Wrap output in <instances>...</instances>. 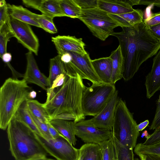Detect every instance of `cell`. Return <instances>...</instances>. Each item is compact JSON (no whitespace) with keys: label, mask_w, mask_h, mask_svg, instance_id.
<instances>
[{"label":"cell","mask_w":160,"mask_h":160,"mask_svg":"<svg viewBox=\"0 0 160 160\" xmlns=\"http://www.w3.org/2000/svg\"><path fill=\"white\" fill-rule=\"evenodd\" d=\"M120 32L111 35L118 39L123 58L122 78L132 79L144 62L160 49V42L143 21L131 27H122Z\"/></svg>","instance_id":"cell-1"},{"label":"cell","mask_w":160,"mask_h":160,"mask_svg":"<svg viewBox=\"0 0 160 160\" xmlns=\"http://www.w3.org/2000/svg\"><path fill=\"white\" fill-rule=\"evenodd\" d=\"M78 74L70 76L60 87L47 91L46 102L43 106L51 120L59 118L73 121L76 123L84 120L82 99L86 88Z\"/></svg>","instance_id":"cell-2"},{"label":"cell","mask_w":160,"mask_h":160,"mask_svg":"<svg viewBox=\"0 0 160 160\" xmlns=\"http://www.w3.org/2000/svg\"><path fill=\"white\" fill-rule=\"evenodd\" d=\"M9 150L16 160H31L48 153L36 134L14 117L7 128Z\"/></svg>","instance_id":"cell-3"},{"label":"cell","mask_w":160,"mask_h":160,"mask_svg":"<svg viewBox=\"0 0 160 160\" xmlns=\"http://www.w3.org/2000/svg\"><path fill=\"white\" fill-rule=\"evenodd\" d=\"M24 79L9 78L0 88V128L5 130L18 109L29 99L31 88Z\"/></svg>","instance_id":"cell-4"},{"label":"cell","mask_w":160,"mask_h":160,"mask_svg":"<svg viewBox=\"0 0 160 160\" xmlns=\"http://www.w3.org/2000/svg\"><path fill=\"white\" fill-rule=\"evenodd\" d=\"M133 113L125 101L120 98L116 108L112 128V136L126 147L133 150L139 133Z\"/></svg>","instance_id":"cell-5"},{"label":"cell","mask_w":160,"mask_h":160,"mask_svg":"<svg viewBox=\"0 0 160 160\" xmlns=\"http://www.w3.org/2000/svg\"><path fill=\"white\" fill-rule=\"evenodd\" d=\"M117 90L115 84L94 83L86 87L82 99V107L86 116L94 117L106 105Z\"/></svg>","instance_id":"cell-6"},{"label":"cell","mask_w":160,"mask_h":160,"mask_svg":"<svg viewBox=\"0 0 160 160\" xmlns=\"http://www.w3.org/2000/svg\"><path fill=\"white\" fill-rule=\"evenodd\" d=\"M88 28L93 35L102 41H105L119 26L118 23L106 12L98 8L82 10L78 18Z\"/></svg>","instance_id":"cell-7"},{"label":"cell","mask_w":160,"mask_h":160,"mask_svg":"<svg viewBox=\"0 0 160 160\" xmlns=\"http://www.w3.org/2000/svg\"><path fill=\"white\" fill-rule=\"evenodd\" d=\"M37 137L48 153L57 160H78L79 149L64 136L47 140L37 134Z\"/></svg>","instance_id":"cell-8"},{"label":"cell","mask_w":160,"mask_h":160,"mask_svg":"<svg viewBox=\"0 0 160 160\" xmlns=\"http://www.w3.org/2000/svg\"><path fill=\"white\" fill-rule=\"evenodd\" d=\"M71 58L66 65L69 74L74 76L78 74L83 79L89 81L93 84L103 83L96 72L88 54L82 56L69 52Z\"/></svg>","instance_id":"cell-9"},{"label":"cell","mask_w":160,"mask_h":160,"mask_svg":"<svg viewBox=\"0 0 160 160\" xmlns=\"http://www.w3.org/2000/svg\"><path fill=\"white\" fill-rule=\"evenodd\" d=\"M7 24L12 31L18 42L29 51L38 55L39 46V40L30 25L10 16Z\"/></svg>","instance_id":"cell-10"},{"label":"cell","mask_w":160,"mask_h":160,"mask_svg":"<svg viewBox=\"0 0 160 160\" xmlns=\"http://www.w3.org/2000/svg\"><path fill=\"white\" fill-rule=\"evenodd\" d=\"M75 135L85 143L99 144L111 139L112 131L95 127L90 119L83 120L75 123Z\"/></svg>","instance_id":"cell-11"},{"label":"cell","mask_w":160,"mask_h":160,"mask_svg":"<svg viewBox=\"0 0 160 160\" xmlns=\"http://www.w3.org/2000/svg\"><path fill=\"white\" fill-rule=\"evenodd\" d=\"M118 92L114 94L104 108L97 115L90 120L96 127L112 131L114 114L117 104L119 99Z\"/></svg>","instance_id":"cell-12"},{"label":"cell","mask_w":160,"mask_h":160,"mask_svg":"<svg viewBox=\"0 0 160 160\" xmlns=\"http://www.w3.org/2000/svg\"><path fill=\"white\" fill-rule=\"evenodd\" d=\"M58 54L60 56L67 52H72L84 56L88 53L85 49V44L82 38L75 36L58 35L52 38Z\"/></svg>","instance_id":"cell-13"},{"label":"cell","mask_w":160,"mask_h":160,"mask_svg":"<svg viewBox=\"0 0 160 160\" xmlns=\"http://www.w3.org/2000/svg\"><path fill=\"white\" fill-rule=\"evenodd\" d=\"M26 55L27 65L23 79L28 83L36 84L47 91L49 88L48 77L39 69L32 52L29 51Z\"/></svg>","instance_id":"cell-14"},{"label":"cell","mask_w":160,"mask_h":160,"mask_svg":"<svg viewBox=\"0 0 160 160\" xmlns=\"http://www.w3.org/2000/svg\"><path fill=\"white\" fill-rule=\"evenodd\" d=\"M26 7L39 11L43 14L53 18L66 16L61 8L59 0H23Z\"/></svg>","instance_id":"cell-15"},{"label":"cell","mask_w":160,"mask_h":160,"mask_svg":"<svg viewBox=\"0 0 160 160\" xmlns=\"http://www.w3.org/2000/svg\"><path fill=\"white\" fill-rule=\"evenodd\" d=\"M145 85L148 99L160 90V49L153 59L152 67L146 77Z\"/></svg>","instance_id":"cell-16"},{"label":"cell","mask_w":160,"mask_h":160,"mask_svg":"<svg viewBox=\"0 0 160 160\" xmlns=\"http://www.w3.org/2000/svg\"><path fill=\"white\" fill-rule=\"evenodd\" d=\"M98 8L108 13L117 15L133 11L132 0H98Z\"/></svg>","instance_id":"cell-17"},{"label":"cell","mask_w":160,"mask_h":160,"mask_svg":"<svg viewBox=\"0 0 160 160\" xmlns=\"http://www.w3.org/2000/svg\"><path fill=\"white\" fill-rule=\"evenodd\" d=\"M8 6L10 16L12 18L30 25L40 28L36 20L37 14L21 5L8 3Z\"/></svg>","instance_id":"cell-18"},{"label":"cell","mask_w":160,"mask_h":160,"mask_svg":"<svg viewBox=\"0 0 160 160\" xmlns=\"http://www.w3.org/2000/svg\"><path fill=\"white\" fill-rule=\"evenodd\" d=\"M97 75L104 83H111L112 61L110 57L91 60Z\"/></svg>","instance_id":"cell-19"},{"label":"cell","mask_w":160,"mask_h":160,"mask_svg":"<svg viewBox=\"0 0 160 160\" xmlns=\"http://www.w3.org/2000/svg\"><path fill=\"white\" fill-rule=\"evenodd\" d=\"M109 15L122 27H131L143 21V12L142 10L134 9L131 12L115 15L108 13Z\"/></svg>","instance_id":"cell-20"},{"label":"cell","mask_w":160,"mask_h":160,"mask_svg":"<svg viewBox=\"0 0 160 160\" xmlns=\"http://www.w3.org/2000/svg\"><path fill=\"white\" fill-rule=\"evenodd\" d=\"M49 122L73 145L75 146L76 144L75 123L73 121L59 118H53L50 120Z\"/></svg>","instance_id":"cell-21"},{"label":"cell","mask_w":160,"mask_h":160,"mask_svg":"<svg viewBox=\"0 0 160 160\" xmlns=\"http://www.w3.org/2000/svg\"><path fill=\"white\" fill-rule=\"evenodd\" d=\"M109 57L112 61L111 83L115 84L122 78L123 60L119 45L115 50L112 52Z\"/></svg>","instance_id":"cell-22"},{"label":"cell","mask_w":160,"mask_h":160,"mask_svg":"<svg viewBox=\"0 0 160 160\" xmlns=\"http://www.w3.org/2000/svg\"><path fill=\"white\" fill-rule=\"evenodd\" d=\"M79 149L80 160H102L100 145L95 143H85Z\"/></svg>","instance_id":"cell-23"},{"label":"cell","mask_w":160,"mask_h":160,"mask_svg":"<svg viewBox=\"0 0 160 160\" xmlns=\"http://www.w3.org/2000/svg\"><path fill=\"white\" fill-rule=\"evenodd\" d=\"M49 75L48 77L49 88H50L56 78L61 74L69 75L65 64L62 61L61 56L58 54L50 60Z\"/></svg>","instance_id":"cell-24"},{"label":"cell","mask_w":160,"mask_h":160,"mask_svg":"<svg viewBox=\"0 0 160 160\" xmlns=\"http://www.w3.org/2000/svg\"><path fill=\"white\" fill-rule=\"evenodd\" d=\"M27 106L30 113L41 122L46 123L50 120V118L43 104L37 100L28 99Z\"/></svg>","instance_id":"cell-25"},{"label":"cell","mask_w":160,"mask_h":160,"mask_svg":"<svg viewBox=\"0 0 160 160\" xmlns=\"http://www.w3.org/2000/svg\"><path fill=\"white\" fill-rule=\"evenodd\" d=\"M28 100L22 103L14 117L23 122L36 134L42 137L29 112L27 106Z\"/></svg>","instance_id":"cell-26"},{"label":"cell","mask_w":160,"mask_h":160,"mask_svg":"<svg viewBox=\"0 0 160 160\" xmlns=\"http://www.w3.org/2000/svg\"><path fill=\"white\" fill-rule=\"evenodd\" d=\"M62 11L66 17L72 18H78L82 10L74 0H59Z\"/></svg>","instance_id":"cell-27"},{"label":"cell","mask_w":160,"mask_h":160,"mask_svg":"<svg viewBox=\"0 0 160 160\" xmlns=\"http://www.w3.org/2000/svg\"><path fill=\"white\" fill-rule=\"evenodd\" d=\"M112 139L116 160H134L133 150L121 144L113 136Z\"/></svg>","instance_id":"cell-28"},{"label":"cell","mask_w":160,"mask_h":160,"mask_svg":"<svg viewBox=\"0 0 160 160\" xmlns=\"http://www.w3.org/2000/svg\"><path fill=\"white\" fill-rule=\"evenodd\" d=\"M14 37L12 31L7 24L0 27V57L7 52L8 42L10 38Z\"/></svg>","instance_id":"cell-29"},{"label":"cell","mask_w":160,"mask_h":160,"mask_svg":"<svg viewBox=\"0 0 160 160\" xmlns=\"http://www.w3.org/2000/svg\"><path fill=\"white\" fill-rule=\"evenodd\" d=\"M134 152L139 154H150L160 156V142L149 145H145L142 143L136 144Z\"/></svg>","instance_id":"cell-30"},{"label":"cell","mask_w":160,"mask_h":160,"mask_svg":"<svg viewBox=\"0 0 160 160\" xmlns=\"http://www.w3.org/2000/svg\"><path fill=\"white\" fill-rule=\"evenodd\" d=\"M53 18L42 14H37L36 16V20L40 28L51 34H55L58 32L57 29L53 22Z\"/></svg>","instance_id":"cell-31"},{"label":"cell","mask_w":160,"mask_h":160,"mask_svg":"<svg viewBox=\"0 0 160 160\" xmlns=\"http://www.w3.org/2000/svg\"><path fill=\"white\" fill-rule=\"evenodd\" d=\"M102 154V160H113L114 152L112 138L99 144Z\"/></svg>","instance_id":"cell-32"},{"label":"cell","mask_w":160,"mask_h":160,"mask_svg":"<svg viewBox=\"0 0 160 160\" xmlns=\"http://www.w3.org/2000/svg\"><path fill=\"white\" fill-rule=\"evenodd\" d=\"M30 114L41 132L42 137L47 140L53 139L49 132L47 123L41 122L31 113H30Z\"/></svg>","instance_id":"cell-33"},{"label":"cell","mask_w":160,"mask_h":160,"mask_svg":"<svg viewBox=\"0 0 160 160\" xmlns=\"http://www.w3.org/2000/svg\"><path fill=\"white\" fill-rule=\"evenodd\" d=\"M8 3L4 0L0 1V27L7 24L10 18Z\"/></svg>","instance_id":"cell-34"},{"label":"cell","mask_w":160,"mask_h":160,"mask_svg":"<svg viewBox=\"0 0 160 160\" xmlns=\"http://www.w3.org/2000/svg\"><path fill=\"white\" fill-rule=\"evenodd\" d=\"M82 10H88L98 8V0H74Z\"/></svg>","instance_id":"cell-35"},{"label":"cell","mask_w":160,"mask_h":160,"mask_svg":"<svg viewBox=\"0 0 160 160\" xmlns=\"http://www.w3.org/2000/svg\"><path fill=\"white\" fill-rule=\"evenodd\" d=\"M160 128V99L157 102V108L155 115L150 127V130H156Z\"/></svg>","instance_id":"cell-36"},{"label":"cell","mask_w":160,"mask_h":160,"mask_svg":"<svg viewBox=\"0 0 160 160\" xmlns=\"http://www.w3.org/2000/svg\"><path fill=\"white\" fill-rule=\"evenodd\" d=\"M145 24L150 27L160 23V12L153 13L148 17L143 20Z\"/></svg>","instance_id":"cell-37"},{"label":"cell","mask_w":160,"mask_h":160,"mask_svg":"<svg viewBox=\"0 0 160 160\" xmlns=\"http://www.w3.org/2000/svg\"><path fill=\"white\" fill-rule=\"evenodd\" d=\"M69 77L64 74L59 75L53 81L51 87L48 88L47 91L52 90L60 87L64 84Z\"/></svg>","instance_id":"cell-38"},{"label":"cell","mask_w":160,"mask_h":160,"mask_svg":"<svg viewBox=\"0 0 160 160\" xmlns=\"http://www.w3.org/2000/svg\"><path fill=\"white\" fill-rule=\"evenodd\" d=\"M159 142H160V128L155 130L142 143L145 145H149Z\"/></svg>","instance_id":"cell-39"},{"label":"cell","mask_w":160,"mask_h":160,"mask_svg":"<svg viewBox=\"0 0 160 160\" xmlns=\"http://www.w3.org/2000/svg\"><path fill=\"white\" fill-rule=\"evenodd\" d=\"M49 132L53 139L59 138L63 136L60 133L48 122L46 123Z\"/></svg>","instance_id":"cell-40"},{"label":"cell","mask_w":160,"mask_h":160,"mask_svg":"<svg viewBox=\"0 0 160 160\" xmlns=\"http://www.w3.org/2000/svg\"><path fill=\"white\" fill-rule=\"evenodd\" d=\"M138 5H143L147 6L152 5L160 8V0H139Z\"/></svg>","instance_id":"cell-41"},{"label":"cell","mask_w":160,"mask_h":160,"mask_svg":"<svg viewBox=\"0 0 160 160\" xmlns=\"http://www.w3.org/2000/svg\"><path fill=\"white\" fill-rule=\"evenodd\" d=\"M149 28L152 34L160 42V23Z\"/></svg>","instance_id":"cell-42"},{"label":"cell","mask_w":160,"mask_h":160,"mask_svg":"<svg viewBox=\"0 0 160 160\" xmlns=\"http://www.w3.org/2000/svg\"><path fill=\"white\" fill-rule=\"evenodd\" d=\"M140 160H160V156L150 154H139Z\"/></svg>","instance_id":"cell-43"},{"label":"cell","mask_w":160,"mask_h":160,"mask_svg":"<svg viewBox=\"0 0 160 160\" xmlns=\"http://www.w3.org/2000/svg\"><path fill=\"white\" fill-rule=\"evenodd\" d=\"M12 56L11 54L9 52H6L4 54L1 58L2 61L7 65L10 63L12 59Z\"/></svg>","instance_id":"cell-44"},{"label":"cell","mask_w":160,"mask_h":160,"mask_svg":"<svg viewBox=\"0 0 160 160\" xmlns=\"http://www.w3.org/2000/svg\"><path fill=\"white\" fill-rule=\"evenodd\" d=\"M149 121L148 120H146L141 122L137 125L138 129L139 132L142 131L148 125Z\"/></svg>","instance_id":"cell-45"},{"label":"cell","mask_w":160,"mask_h":160,"mask_svg":"<svg viewBox=\"0 0 160 160\" xmlns=\"http://www.w3.org/2000/svg\"><path fill=\"white\" fill-rule=\"evenodd\" d=\"M36 92L35 91L33 90L31 91L29 95V99H33L36 98Z\"/></svg>","instance_id":"cell-46"},{"label":"cell","mask_w":160,"mask_h":160,"mask_svg":"<svg viewBox=\"0 0 160 160\" xmlns=\"http://www.w3.org/2000/svg\"><path fill=\"white\" fill-rule=\"evenodd\" d=\"M149 135L148 134V131L147 130H145L143 132L142 134V137H145L147 138L149 137Z\"/></svg>","instance_id":"cell-47"},{"label":"cell","mask_w":160,"mask_h":160,"mask_svg":"<svg viewBox=\"0 0 160 160\" xmlns=\"http://www.w3.org/2000/svg\"><path fill=\"white\" fill-rule=\"evenodd\" d=\"M47 158L46 156L36 158H34L31 160H47Z\"/></svg>","instance_id":"cell-48"},{"label":"cell","mask_w":160,"mask_h":160,"mask_svg":"<svg viewBox=\"0 0 160 160\" xmlns=\"http://www.w3.org/2000/svg\"><path fill=\"white\" fill-rule=\"evenodd\" d=\"M113 160H116V158L115 156V152H114V158H113Z\"/></svg>","instance_id":"cell-49"},{"label":"cell","mask_w":160,"mask_h":160,"mask_svg":"<svg viewBox=\"0 0 160 160\" xmlns=\"http://www.w3.org/2000/svg\"><path fill=\"white\" fill-rule=\"evenodd\" d=\"M47 160H54V159H50V158H47Z\"/></svg>","instance_id":"cell-50"},{"label":"cell","mask_w":160,"mask_h":160,"mask_svg":"<svg viewBox=\"0 0 160 160\" xmlns=\"http://www.w3.org/2000/svg\"><path fill=\"white\" fill-rule=\"evenodd\" d=\"M134 160H140L138 158H136L134 159Z\"/></svg>","instance_id":"cell-51"},{"label":"cell","mask_w":160,"mask_h":160,"mask_svg":"<svg viewBox=\"0 0 160 160\" xmlns=\"http://www.w3.org/2000/svg\"><path fill=\"white\" fill-rule=\"evenodd\" d=\"M78 160H80L78 159Z\"/></svg>","instance_id":"cell-52"}]
</instances>
